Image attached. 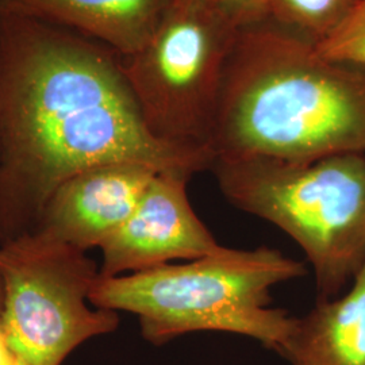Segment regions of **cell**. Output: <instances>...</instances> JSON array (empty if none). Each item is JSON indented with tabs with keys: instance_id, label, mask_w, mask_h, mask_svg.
Wrapping results in <instances>:
<instances>
[{
	"instance_id": "6da1fadb",
	"label": "cell",
	"mask_w": 365,
	"mask_h": 365,
	"mask_svg": "<svg viewBox=\"0 0 365 365\" xmlns=\"http://www.w3.org/2000/svg\"><path fill=\"white\" fill-rule=\"evenodd\" d=\"M212 161L157 138L105 46L0 0V244L33 232L81 170L137 163L191 179Z\"/></svg>"
},
{
	"instance_id": "7a4b0ae2",
	"label": "cell",
	"mask_w": 365,
	"mask_h": 365,
	"mask_svg": "<svg viewBox=\"0 0 365 365\" xmlns=\"http://www.w3.org/2000/svg\"><path fill=\"white\" fill-rule=\"evenodd\" d=\"M218 157L365 155V66L264 22L235 33L210 141Z\"/></svg>"
},
{
	"instance_id": "3957f363",
	"label": "cell",
	"mask_w": 365,
	"mask_h": 365,
	"mask_svg": "<svg viewBox=\"0 0 365 365\" xmlns=\"http://www.w3.org/2000/svg\"><path fill=\"white\" fill-rule=\"evenodd\" d=\"M307 274L279 249H230L135 274L102 277L90 294L96 309L135 314L145 339L163 345L194 331L255 339L279 352L295 322L272 309L271 289Z\"/></svg>"
},
{
	"instance_id": "277c9868",
	"label": "cell",
	"mask_w": 365,
	"mask_h": 365,
	"mask_svg": "<svg viewBox=\"0 0 365 365\" xmlns=\"http://www.w3.org/2000/svg\"><path fill=\"white\" fill-rule=\"evenodd\" d=\"M210 170L235 207L274 223L299 245L318 300L352 284L365 264V155L307 163L218 157Z\"/></svg>"
},
{
	"instance_id": "5b68a950",
	"label": "cell",
	"mask_w": 365,
	"mask_h": 365,
	"mask_svg": "<svg viewBox=\"0 0 365 365\" xmlns=\"http://www.w3.org/2000/svg\"><path fill=\"white\" fill-rule=\"evenodd\" d=\"M98 277L84 250L42 232L0 244V327L18 365H61L83 342L117 330L118 313L88 306Z\"/></svg>"
},
{
	"instance_id": "8992f818",
	"label": "cell",
	"mask_w": 365,
	"mask_h": 365,
	"mask_svg": "<svg viewBox=\"0 0 365 365\" xmlns=\"http://www.w3.org/2000/svg\"><path fill=\"white\" fill-rule=\"evenodd\" d=\"M235 33L214 6L170 4L144 48L119 58L157 138L211 155L210 141Z\"/></svg>"
},
{
	"instance_id": "52a82bcc",
	"label": "cell",
	"mask_w": 365,
	"mask_h": 365,
	"mask_svg": "<svg viewBox=\"0 0 365 365\" xmlns=\"http://www.w3.org/2000/svg\"><path fill=\"white\" fill-rule=\"evenodd\" d=\"M188 180L178 173H157L129 220L101 247L102 277L195 260L222 248L190 203Z\"/></svg>"
},
{
	"instance_id": "ba28073f",
	"label": "cell",
	"mask_w": 365,
	"mask_h": 365,
	"mask_svg": "<svg viewBox=\"0 0 365 365\" xmlns=\"http://www.w3.org/2000/svg\"><path fill=\"white\" fill-rule=\"evenodd\" d=\"M158 172L137 163L81 170L56 188L33 232L84 252L101 248L129 220Z\"/></svg>"
},
{
	"instance_id": "9c48e42d",
	"label": "cell",
	"mask_w": 365,
	"mask_h": 365,
	"mask_svg": "<svg viewBox=\"0 0 365 365\" xmlns=\"http://www.w3.org/2000/svg\"><path fill=\"white\" fill-rule=\"evenodd\" d=\"M14 10L101 41L120 57L143 49L170 0H1Z\"/></svg>"
},
{
	"instance_id": "30bf717a",
	"label": "cell",
	"mask_w": 365,
	"mask_h": 365,
	"mask_svg": "<svg viewBox=\"0 0 365 365\" xmlns=\"http://www.w3.org/2000/svg\"><path fill=\"white\" fill-rule=\"evenodd\" d=\"M277 353L292 365H365V264L346 294L295 317Z\"/></svg>"
},
{
	"instance_id": "8fae6325",
	"label": "cell",
	"mask_w": 365,
	"mask_h": 365,
	"mask_svg": "<svg viewBox=\"0 0 365 365\" xmlns=\"http://www.w3.org/2000/svg\"><path fill=\"white\" fill-rule=\"evenodd\" d=\"M360 0H269L268 22L315 46L329 38Z\"/></svg>"
},
{
	"instance_id": "7c38bea8",
	"label": "cell",
	"mask_w": 365,
	"mask_h": 365,
	"mask_svg": "<svg viewBox=\"0 0 365 365\" xmlns=\"http://www.w3.org/2000/svg\"><path fill=\"white\" fill-rule=\"evenodd\" d=\"M315 48L327 58L365 66V0H360L348 19Z\"/></svg>"
},
{
	"instance_id": "4fadbf2b",
	"label": "cell",
	"mask_w": 365,
	"mask_h": 365,
	"mask_svg": "<svg viewBox=\"0 0 365 365\" xmlns=\"http://www.w3.org/2000/svg\"><path fill=\"white\" fill-rule=\"evenodd\" d=\"M214 7L235 31L268 22L269 0H217Z\"/></svg>"
},
{
	"instance_id": "5bb4252c",
	"label": "cell",
	"mask_w": 365,
	"mask_h": 365,
	"mask_svg": "<svg viewBox=\"0 0 365 365\" xmlns=\"http://www.w3.org/2000/svg\"><path fill=\"white\" fill-rule=\"evenodd\" d=\"M0 365H18L7 344V339L4 337L1 327H0Z\"/></svg>"
},
{
	"instance_id": "9a60e30c",
	"label": "cell",
	"mask_w": 365,
	"mask_h": 365,
	"mask_svg": "<svg viewBox=\"0 0 365 365\" xmlns=\"http://www.w3.org/2000/svg\"><path fill=\"white\" fill-rule=\"evenodd\" d=\"M217 0H170V4L195 6V7H211L215 6Z\"/></svg>"
},
{
	"instance_id": "2e32d148",
	"label": "cell",
	"mask_w": 365,
	"mask_h": 365,
	"mask_svg": "<svg viewBox=\"0 0 365 365\" xmlns=\"http://www.w3.org/2000/svg\"><path fill=\"white\" fill-rule=\"evenodd\" d=\"M3 298H4V294H3V286H1V282H0V314H1V309H3Z\"/></svg>"
}]
</instances>
